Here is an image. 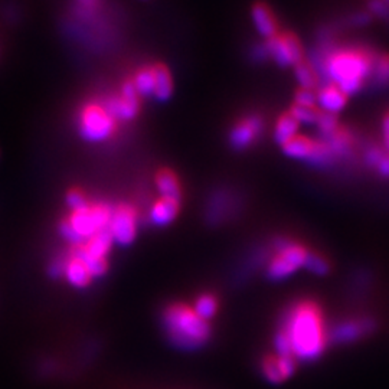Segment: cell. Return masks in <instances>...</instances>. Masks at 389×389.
<instances>
[{"label":"cell","mask_w":389,"mask_h":389,"mask_svg":"<svg viewBox=\"0 0 389 389\" xmlns=\"http://www.w3.org/2000/svg\"><path fill=\"white\" fill-rule=\"evenodd\" d=\"M376 57L378 52L364 46H333L324 60L322 77L348 97L355 95L367 86Z\"/></svg>","instance_id":"cell-1"},{"label":"cell","mask_w":389,"mask_h":389,"mask_svg":"<svg viewBox=\"0 0 389 389\" xmlns=\"http://www.w3.org/2000/svg\"><path fill=\"white\" fill-rule=\"evenodd\" d=\"M283 330L290 339L294 359L300 360L317 359L329 341L322 312L310 301L294 305L286 317Z\"/></svg>","instance_id":"cell-2"},{"label":"cell","mask_w":389,"mask_h":389,"mask_svg":"<svg viewBox=\"0 0 389 389\" xmlns=\"http://www.w3.org/2000/svg\"><path fill=\"white\" fill-rule=\"evenodd\" d=\"M164 324L173 343L183 349H197L209 338V326L193 309L172 305L164 315Z\"/></svg>","instance_id":"cell-3"},{"label":"cell","mask_w":389,"mask_h":389,"mask_svg":"<svg viewBox=\"0 0 389 389\" xmlns=\"http://www.w3.org/2000/svg\"><path fill=\"white\" fill-rule=\"evenodd\" d=\"M111 211L105 205L88 206L82 211L72 212L70 219L61 225V234L72 245L78 246L88 241L95 234L108 228Z\"/></svg>","instance_id":"cell-4"},{"label":"cell","mask_w":389,"mask_h":389,"mask_svg":"<svg viewBox=\"0 0 389 389\" xmlns=\"http://www.w3.org/2000/svg\"><path fill=\"white\" fill-rule=\"evenodd\" d=\"M275 248L279 249V254L272 258L268 267V275L272 280H284L298 268L304 267V261L309 251L301 245L280 239L277 241Z\"/></svg>","instance_id":"cell-5"},{"label":"cell","mask_w":389,"mask_h":389,"mask_svg":"<svg viewBox=\"0 0 389 389\" xmlns=\"http://www.w3.org/2000/svg\"><path fill=\"white\" fill-rule=\"evenodd\" d=\"M114 119L111 117L104 107L97 104L87 105L81 113L79 131L88 142H103L114 133Z\"/></svg>","instance_id":"cell-6"},{"label":"cell","mask_w":389,"mask_h":389,"mask_svg":"<svg viewBox=\"0 0 389 389\" xmlns=\"http://www.w3.org/2000/svg\"><path fill=\"white\" fill-rule=\"evenodd\" d=\"M265 45L270 57L280 67H296L303 61V48L294 35H275Z\"/></svg>","instance_id":"cell-7"},{"label":"cell","mask_w":389,"mask_h":389,"mask_svg":"<svg viewBox=\"0 0 389 389\" xmlns=\"http://www.w3.org/2000/svg\"><path fill=\"white\" fill-rule=\"evenodd\" d=\"M376 329V322L372 317L362 319H352L339 323L331 329L327 335V339L339 345H348L357 342L365 336H369Z\"/></svg>","instance_id":"cell-8"},{"label":"cell","mask_w":389,"mask_h":389,"mask_svg":"<svg viewBox=\"0 0 389 389\" xmlns=\"http://www.w3.org/2000/svg\"><path fill=\"white\" fill-rule=\"evenodd\" d=\"M107 230L114 242L120 245H128L130 242H133L137 234L136 212L126 205L117 208L111 213Z\"/></svg>","instance_id":"cell-9"},{"label":"cell","mask_w":389,"mask_h":389,"mask_svg":"<svg viewBox=\"0 0 389 389\" xmlns=\"http://www.w3.org/2000/svg\"><path fill=\"white\" fill-rule=\"evenodd\" d=\"M104 108L113 119H134L138 113V94L131 82H126L123 86L120 98H110Z\"/></svg>","instance_id":"cell-10"},{"label":"cell","mask_w":389,"mask_h":389,"mask_svg":"<svg viewBox=\"0 0 389 389\" xmlns=\"http://www.w3.org/2000/svg\"><path fill=\"white\" fill-rule=\"evenodd\" d=\"M317 95V103L316 107L320 111V113L324 114H331L336 116L338 113L346 107L349 97L336 86L333 84H326L323 86L319 93H316Z\"/></svg>","instance_id":"cell-11"},{"label":"cell","mask_w":389,"mask_h":389,"mask_svg":"<svg viewBox=\"0 0 389 389\" xmlns=\"http://www.w3.org/2000/svg\"><path fill=\"white\" fill-rule=\"evenodd\" d=\"M261 128L263 123L258 117H249L238 123L231 133V145L238 150L248 147L253 143L256 136H258Z\"/></svg>","instance_id":"cell-12"},{"label":"cell","mask_w":389,"mask_h":389,"mask_svg":"<svg viewBox=\"0 0 389 389\" xmlns=\"http://www.w3.org/2000/svg\"><path fill=\"white\" fill-rule=\"evenodd\" d=\"M367 84L376 91H382L389 87V53H378Z\"/></svg>","instance_id":"cell-13"},{"label":"cell","mask_w":389,"mask_h":389,"mask_svg":"<svg viewBox=\"0 0 389 389\" xmlns=\"http://www.w3.org/2000/svg\"><path fill=\"white\" fill-rule=\"evenodd\" d=\"M178 211H179V201L161 198L153 205L150 211V220L157 227L169 225L176 218Z\"/></svg>","instance_id":"cell-14"},{"label":"cell","mask_w":389,"mask_h":389,"mask_svg":"<svg viewBox=\"0 0 389 389\" xmlns=\"http://www.w3.org/2000/svg\"><path fill=\"white\" fill-rule=\"evenodd\" d=\"M253 22L258 34L267 39H271L277 35V22L271 13V11L263 5L257 4L253 8Z\"/></svg>","instance_id":"cell-15"},{"label":"cell","mask_w":389,"mask_h":389,"mask_svg":"<svg viewBox=\"0 0 389 389\" xmlns=\"http://www.w3.org/2000/svg\"><path fill=\"white\" fill-rule=\"evenodd\" d=\"M323 142L329 146L330 152L336 159L338 157H349L352 153L353 146V137L346 128H341L329 136L327 138H323Z\"/></svg>","instance_id":"cell-16"},{"label":"cell","mask_w":389,"mask_h":389,"mask_svg":"<svg viewBox=\"0 0 389 389\" xmlns=\"http://www.w3.org/2000/svg\"><path fill=\"white\" fill-rule=\"evenodd\" d=\"M113 242L114 241H113V238H111L108 230H104V231L95 234L94 237H91L86 245H81V246H82V249H84L87 256L93 257V258H98V260H105V256L108 254Z\"/></svg>","instance_id":"cell-17"},{"label":"cell","mask_w":389,"mask_h":389,"mask_svg":"<svg viewBox=\"0 0 389 389\" xmlns=\"http://www.w3.org/2000/svg\"><path fill=\"white\" fill-rule=\"evenodd\" d=\"M64 272H65V277L71 286L74 287H78V289H82L90 284L91 282V274L88 272V270L86 268V265L82 264L78 258L72 257L65 265H64Z\"/></svg>","instance_id":"cell-18"},{"label":"cell","mask_w":389,"mask_h":389,"mask_svg":"<svg viewBox=\"0 0 389 389\" xmlns=\"http://www.w3.org/2000/svg\"><path fill=\"white\" fill-rule=\"evenodd\" d=\"M315 143H316V140H312V138H309V137L296 136L293 140H290L289 143H286L283 146V152L291 159L309 160V157L313 153Z\"/></svg>","instance_id":"cell-19"},{"label":"cell","mask_w":389,"mask_h":389,"mask_svg":"<svg viewBox=\"0 0 389 389\" xmlns=\"http://www.w3.org/2000/svg\"><path fill=\"white\" fill-rule=\"evenodd\" d=\"M298 126L300 124L294 120V117L290 113L282 116L274 128L275 142L284 146L286 143L293 140L296 136H298Z\"/></svg>","instance_id":"cell-20"},{"label":"cell","mask_w":389,"mask_h":389,"mask_svg":"<svg viewBox=\"0 0 389 389\" xmlns=\"http://www.w3.org/2000/svg\"><path fill=\"white\" fill-rule=\"evenodd\" d=\"M154 72V97L159 101H166L169 100L173 91V84H172V78L168 71V68L163 65H156L153 68Z\"/></svg>","instance_id":"cell-21"},{"label":"cell","mask_w":389,"mask_h":389,"mask_svg":"<svg viewBox=\"0 0 389 389\" xmlns=\"http://www.w3.org/2000/svg\"><path fill=\"white\" fill-rule=\"evenodd\" d=\"M156 186L159 193L161 194V198L166 199H180V187L176 176L169 172V171H163L157 175L156 178Z\"/></svg>","instance_id":"cell-22"},{"label":"cell","mask_w":389,"mask_h":389,"mask_svg":"<svg viewBox=\"0 0 389 389\" xmlns=\"http://www.w3.org/2000/svg\"><path fill=\"white\" fill-rule=\"evenodd\" d=\"M133 86L138 95L150 97L154 94V72L153 68H143L134 77Z\"/></svg>","instance_id":"cell-23"},{"label":"cell","mask_w":389,"mask_h":389,"mask_svg":"<svg viewBox=\"0 0 389 389\" xmlns=\"http://www.w3.org/2000/svg\"><path fill=\"white\" fill-rule=\"evenodd\" d=\"M294 75L298 84L301 86V88H308V90H313L316 82H317V74L313 70L312 65L305 64V62H300L294 67Z\"/></svg>","instance_id":"cell-24"},{"label":"cell","mask_w":389,"mask_h":389,"mask_svg":"<svg viewBox=\"0 0 389 389\" xmlns=\"http://www.w3.org/2000/svg\"><path fill=\"white\" fill-rule=\"evenodd\" d=\"M290 114L294 117V120L298 124H305V126H313L317 123L320 117V111L316 107H301V105H294L290 111Z\"/></svg>","instance_id":"cell-25"},{"label":"cell","mask_w":389,"mask_h":389,"mask_svg":"<svg viewBox=\"0 0 389 389\" xmlns=\"http://www.w3.org/2000/svg\"><path fill=\"white\" fill-rule=\"evenodd\" d=\"M216 309H218V304H216V300L212 297V296H202L197 300V303H194V308H193V312L197 313L202 320H209L211 317L215 316L216 313Z\"/></svg>","instance_id":"cell-26"},{"label":"cell","mask_w":389,"mask_h":389,"mask_svg":"<svg viewBox=\"0 0 389 389\" xmlns=\"http://www.w3.org/2000/svg\"><path fill=\"white\" fill-rule=\"evenodd\" d=\"M304 268H308L312 274H316V275H326L330 271V265L327 260L313 253H309L308 257H305Z\"/></svg>","instance_id":"cell-27"},{"label":"cell","mask_w":389,"mask_h":389,"mask_svg":"<svg viewBox=\"0 0 389 389\" xmlns=\"http://www.w3.org/2000/svg\"><path fill=\"white\" fill-rule=\"evenodd\" d=\"M263 372L265 375V378L272 382V383H279L282 381H284V375L280 369V365H279V359H277V356L274 357H268L264 360L263 364Z\"/></svg>","instance_id":"cell-28"},{"label":"cell","mask_w":389,"mask_h":389,"mask_svg":"<svg viewBox=\"0 0 389 389\" xmlns=\"http://www.w3.org/2000/svg\"><path fill=\"white\" fill-rule=\"evenodd\" d=\"M316 126L323 138H327L329 136H331L333 133H336L339 130L338 117L331 116V114H324V113H320V117H319Z\"/></svg>","instance_id":"cell-29"},{"label":"cell","mask_w":389,"mask_h":389,"mask_svg":"<svg viewBox=\"0 0 389 389\" xmlns=\"http://www.w3.org/2000/svg\"><path fill=\"white\" fill-rule=\"evenodd\" d=\"M67 205L70 206V209L72 212H78V211H82V209H86V208L90 206V204L87 202L84 194H82L78 190H71L67 194Z\"/></svg>","instance_id":"cell-30"},{"label":"cell","mask_w":389,"mask_h":389,"mask_svg":"<svg viewBox=\"0 0 389 389\" xmlns=\"http://www.w3.org/2000/svg\"><path fill=\"white\" fill-rule=\"evenodd\" d=\"M274 348H275V352H277V356H293V352H291V343H290V339L289 336L286 335V331L282 330L279 335L275 336L274 339ZM294 357V356H293Z\"/></svg>","instance_id":"cell-31"},{"label":"cell","mask_w":389,"mask_h":389,"mask_svg":"<svg viewBox=\"0 0 389 389\" xmlns=\"http://www.w3.org/2000/svg\"><path fill=\"white\" fill-rule=\"evenodd\" d=\"M386 152H383L381 147L371 145L364 150V161L368 166V168H376L378 163L381 161V159L385 156Z\"/></svg>","instance_id":"cell-32"},{"label":"cell","mask_w":389,"mask_h":389,"mask_svg":"<svg viewBox=\"0 0 389 389\" xmlns=\"http://www.w3.org/2000/svg\"><path fill=\"white\" fill-rule=\"evenodd\" d=\"M368 12L371 16H376L383 20H389V4L385 0H369L368 4Z\"/></svg>","instance_id":"cell-33"},{"label":"cell","mask_w":389,"mask_h":389,"mask_svg":"<svg viewBox=\"0 0 389 389\" xmlns=\"http://www.w3.org/2000/svg\"><path fill=\"white\" fill-rule=\"evenodd\" d=\"M317 103V95L313 90L308 88H300L296 93V104L294 105H301V107H316ZM317 108V107H316Z\"/></svg>","instance_id":"cell-34"},{"label":"cell","mask_w":389,"mask_h":389,"mask_svg":"<svg viewBox=\"0 0 389 389\" xmlns=\"http://www.w3.org/2000/svg\"><path fill=\"white\" fill-rule=\"evenodd\" d=\"M371 22H372V16L369 12H356L349 15V18L346 19V25L352 27L368 26Z\"/></svg>","instance_id":"cell-35"},{"label":"cell","mask_w":389,"mask_h":389,"mask_svg":"<svg viewBox=\"0 0 389 389\" xmlns=\"http://www.w3.org/2000/svg\"><path fill=\"white\" fill-rule=\"evenodd\" d=\"M375 169L379 173V176L389 179V153H385V156L381 159Z\"/></svg>","instance_id":"cell-36"},{"label":"cell","mask_w":389,"mask_h":389,"mask_svg":"<svg viewBox=\"0 0 389 389\" xmlns=\"http://www.w3.org/2000/svg\"><path fill=\"white\" fill-rule=\"evenodd\" d=\"M382 138L386 153H389V113L382 119Z\"/></svg>","instance_id":"cell-37"},{"label":"cell","mask_w":389,"mask_h":389,"mask_svg":"<svg viewBox=\"0 0 389 389\" xmlns=\"http://www.w3.org/2000/svg\"><path fill=\"white\" fill-rule=\"evenodd\" d=\"M254 57L258 60V61H263L265 58H268L270 55H268V49H267V45H258L254 51Z\"/></svg>","instance_id":"cell-38"},{"label":"cell","mask_w":389,"mask_h":389,"mask_svg":"<svg viewBox=\"0 0 389 389\" xmlns=\"http://www.w3.org/2000/svg\"><path fill=\"white\" fill-rule=\"evenodd\" d=\"M385 2H386V4H389V0H385Z\"/></svg>","instance_id":"cell-39"}]
</instances>
